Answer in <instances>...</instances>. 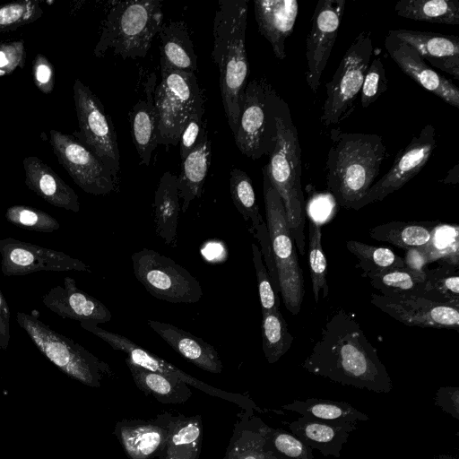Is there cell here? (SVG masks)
Instances as JSON below:
<instances>
[{"label": "cell", "instance_id": "6da1fadb", "mask_svg": "<svg viewBox=\"0 0 459 459\" xmlns=\"http://www.w3.org/2000/svg\"><path fill=\"white\" fill-rule=\"evenodd\" d=\"M301 367L332 382L376 394L393 388L376 348L353 315L342 308L327 318Z\"/></svg>", "mask_w": 459, "mask_h": 459}, {"label": "cell", "instance_id": "7a4b0ae2", "mask_svg": "<svg viewBox=\"0 0 459 459\" xmlns=\"http://www.w3.org/2000/svg\"><path fill=\"white\" fill-rule=\"evenodd\" d=\"M325 162L327 190L336 204L356 210L380 173L386 149L376 134L347 133L332 128Z\"/></svg>", "mask_w": 459, "mask_h": 459}, {"label": "cell", "instance_id": "3957f363", "mask_svg": "<svg viewBox=\"0 0 459 459\" xmlns=\"http://www.w3.org/2000/svg\"><path fill=\"white\" fill-rule=\"evenodd\" d=\"M247 12V0H221L213 20L212 58L219 69L221 95L233 137L238 131L239 103L249 75L246 51Z\"/></svg>", "mask_w": 459, "mask_h": 459}, {"label": "cell", "instance_id": "277c9868", "mask_svg": "<svg viewBox=\"0 0 459 459\" xmlns=\"http://www.w3.org/2000/svg\"><path fill=\"white\" fill-rule=\"evenodd\" d=\"M277 134L268 163L263 168L279 194L290 232L301 255L306 253L305 201L301 185V148L296 126L286 101L276 117Z\"/></svg>", "mask_w": 459, "mask_h": 459}, {"label": "cell", "instance_id": "5b68a950", "mask_svg": "<svg viewBox=\"0 0 459 459\" xmlns=\"http://www.w3.org/2000/svg\"><path fill=\"white\" fill-rule=\"evenodd\" d=\"M162 22L161 1L115 2L104 20L94 54L101 57L111 49L124 59L144 57Z\"/></svg>", "mask_w": 459, "mask_h": 459}, {"label": "cell", "instance_id": "8992f818", "mask_svg": "<svg viewBox=\"0 0 459 459\" xmlns=\"http://www.w3.org/2000/svg\"><path fill=\"white\" fill-rule=\"evenodd\" d=\"M284 101L266 78L247 82L234 137L242 154L252 160L271 154L276 142V117Z\"/></svg>", "mask_w": 459, "mask_h": 459}, {"label": "cell", "instance_id": "52a82bcc", "mask_svg": "<svg viewBox=\"0 0 459 459\" xmlns=\"http://www.w3.org/2000/svg\"><path fill=\"white\" fill-rule=\"evenodd\" d=\"M16 320L37 349L70 377L91 387H100L105 378L113 375L108 364L38 317L18 312Z\"/></svg>", "mask_w": 459, "mask_h": 459}, {"label": "cell", "instance_id": "ba28073f", "mask_svg": "<svg viewBox=\"0 0 459 459\" xmlns=\"http://www.w3.org/2000/svg\"><path fill=\"white\" fill-rule=\"evenodd\" d=\"M262 173L266 226L279 279L280 294L287 310L296 316L301 309L305 293L303 272L287 224L282 201L263 169Z\"/></svg>", "mask_w": 459, "mask_h": 459}, {"label": "cell", "instance_id": "9c48e42d", "mask_svg": "<svg viewBox=\"0 0 459 459\" xmlns=\"http://www.w3.org/2000/svg\"><path fill=\"white\" fill-rule=\"evenodd\" d=\"M373 56L372 35L363 30L351 43L331 81L325 84L326 98L320 116L324 126L339 125L352 115Z\"/></svg>", "mask_w": 459, "mask_h": 459}, {"label": "cell", "instance_id": "30bf717a", "mask_svg": "<svg viewBox=\"0 0 459 459\" xmlns=\"http://www.w3.org/2000/svg\"><path fill=\"white\" fill-rule=\"evenodd\" d=\"M204 102V91L195 74L160 63V82L154 91L159 119L158 144L177 145L190 117Z\"/></svg>", "mask_w": 459, "mask_h": 459}, {"label": "cell", "instance_id": "8fae6325", "mask_svg": "<svg viewBox=\"0 0 459 459\" xmlns=\"http://www.w3.org/2000/svg\"><path fill=\"white\" fill-rule=\"evenodd\" d=\"M131 259L135 278L154 298L174 304H192L203 297L199 281L170 257L143 247Z\"/></svg>", "mask_w": 459, "mask_h": 459}, {"label": "cell", "instance_id": "7c38bea8", "mask_svg": "<svg viewBox=\"0 0 459 459\" xmlns=\"http://www.w3.org/2000/svg\"><path fill=\"white\" fill-rule=\"evenodd\" d=\"M73 88L79 124L76 138L93 152L118 180L120 154L112 120L99 98L81 80L76 79Z\"/></svg>", "mask_w": 459, "mask_h": 459}, {"label": "cell", "instance_id": "4fadbf2b", "mask_svg": "<svg viewBox=\"0 0 459 459\" xmlns=\"http://www.w3.org/2000/svg\"><path fill=\"white\" fill-rule=\"evenodd\" d=\"M80 325L107 342L112 349L126 353L127 356L126 359L141 368L179 380L208 395L233 403L240 409H253L257 412L264 411L248 396L227 392L212 386L186 373L170 362L158 357L156 354L137 345L135 342L121 334L108 332L91 322H82Z\"/></svg>", "mask_w": 459, "mask_h": 459}, {"label": "cell", "instance_id": "5bb4252c", "mask_svg": "<svg viewBox=\"0 0 459 459\" xmlns=\"http://www.w3.org/2000/svg\"><path fill=\"white\" fill-rule=\"evenodd\" d=\"M49 143L59 163L84 192L105 195L115 190L118 180L112 171L78 138L51 129Z\"/></svg>", "mask_w": 459, "mask_h": 459}, {"label": "cell", "instance_id": "9a60e30c", "mask_svg": "<svg viewBox=\"0 0 459 459\" xmlns=\"http://www.w3.org/2000/svg\"><path fill=\"white\" fill-rule=\"evenodd\" d=\"M346 0H319L306 38V82L316 93L343 17Z\"/></svg>", "mask_w": 459, "mask_h": 459}, {"label": "cell", "instance_id": "2e32d148", "mask_svg": "<svg viewBox=\"0 0 459 459\" xmlns=\"http://www.w3.org/2000/svg\"><path fill=\"white\" fill-rule=\"evenodd\" d=\"M436 147L435 128L431 124H427L404 148L400 150L392 167L371 186L355 211L371 203L382 201L402 188L423 169Z\"/></svg>", "mask_w": 459, "mask_h": 459}, {"label": "cell", "instance_id": "e0dca14e", "mask_svg": "<svg viewBox=\"0 0 459 459\" xmlns=\"http://www.w3.org/2000/svg\"><path fill=\"white\" fill-rule=\"evenodd\" d=\"M0 257L1 272L6 277L37 272H91L88 264L64 252L13 238L0 240Z\"/></svg>", "mask_w": 459, "mask_h": 459}, {"label": "cell", "instance_id": "ac0fdd59", "mask_svg": "<svg viewBox=\"0 0 459 459\" xmlns=\"http://www.w3.org/2000/svg\"><path fill=\"white\" fill-rule=\"evenodd\" d=\"M372 305L408 325L459 330V307L417 295L388 297L372 294Z\"/></svg>", "mask_w": 459, "mask_h": 459}, {"label": "cell", "instance_id": "d6986e66", "mask_svg": "<svg viewBox=\"0 0 459 459\" xmlns=\"http://www.w3.org/2000/svg\"><path fill=\"white\" fill-rule=\"evenodd\" d=\"M172 413L164 411L152 420L123 419L116 422L113 434L129 459H153L162 451Z\"/></svg>", "mask_w": 459, "mask_h": 459}, {"label": "cell", "instance_id": "ffe728a7", "mask_svg": "<svg viewBox=\"0 0 459 459\" xmlns=\"http://www.w3.org/2000/svg\"><path fill=\"white\" fill-rule=\"evenodd\" d=\"M385 48L405 74L446 103L459 108L457 86L433 70L412 47L387 33Z\"/></svg>", "mask_w": 459, "mask_h": 459}, {"label": "cell", "instance_id": "44dd1931", "mask_svg": "<svg viewBox=\"0 0 459 459\" xmlns=\"http://www.w3.org/2000/svg\"><path fill=\"white\" fill-rule=\"evenodd\" d=\"M44 306L64 319L103 324L112 318L110 310L99 299L80 290L72 277L64 285L50 289L43 297Z\"/></svg>", "mask_w": 459, "mask_h": 459}, {"label": "cell", "instance_id": "7402d4cb", "mask_svg": "<svg viewBox=\"0 0 459 459\" xmlns=\"http://www.w3.org/2000/svg\"><path fill=\"white\" fill-rule=\"evenodd\" d=\"M253 409H241L237 414L232 435L223 459H287L272 446L269 427Z\"/></svg>", "mask_w": 459, "mask_h": 459}, {"label": "cell", "instance_id": "603a6c76", "mask_svg": "<svg viewBox=\"0 0 459 459\" xmlns=\"http://www.w3.org/2000/svg\"><path fill=\"white\" fill-rule=\"evenodd\" d=\"M388 34L412 47L430 65L459 80V37L407 29Z\"/></svg>", "mask_w": 459, "mask_h": 459}, {"label": "cell", "instance_id": "cb8c5ba5", "mask_svg": "<svg viewBox=\"0 0 459 459\" xmlns=\"http://www.w3.org/2000/svg\"><path fill=\"white\" fill-rule=\"evenodd\" d=\"M255 17L259 32L270 43L274 56L286 57V39L293 33L299 3L296 0H255Z\"/></svg>", "mask_w": 459, "mask_h": 459}, {"label": "cell", "instance_id": "d4e9b609", "mask_svg": "<svg viewBox=\"0 0 459 459\" xmlns=\"http://www.w3.org/2000/svg\"><path fill=\"white\" fill-rule=\"evenodd\" d=\"M290 432L305 445L317 450L324 456L340 457L350 434L357 429L352 422L324 420L310 416L298 417L284 422Z\"/></svg>", "mask_w": 459, "mask_h": 459}, {"label": "cell", "instance_id": "484cf974", "mask_svg": "<svg viewBox=\"0 0 459 459\" xmlns=\"http://www.w3.org/2000/svg\"><path fill=\"white\" fill-rule=\"evenodd\" d=\"M25 185L49 204L74 212L80 211L77 194L39 158H24Z\"/></svg>", "mask_w": 459, "mask_h": 459}, {"label": "cell", "instance_id": "4316f807", "mask_svg": "<svg viewBox=\"0 0 459 459\" xmlns=\"http://www.w3.org/2000/svg\"><path fill=\"white\" fill-rule=\"evenodd\" d=\"M147 325L183 358L213 374L222 371V362L214 347L202 338L171 324L147 320Z\"/></svg>", "mask_w": 459, "mask_h": 459}, {"label": "cell", "instance_id": "83f0119b", "mask_svg": "<svg viewBox=\"0 0 459 459\" xmlns=\"http://www.w3.org/2000/svg\"><path fill=\"white\" fill-rule=\"evenodd\" d=\"M211 142L205 123L195 148L182 160L181 172L177 178L178 195L182 200L180 210L183 212H186L192 201L202 195L211 164Z\"/></svg>", "mask_w": 459, "mask_h": 459}, {"label": "cell", "instance_id": "f1b7e54d", "mask_svg": "<svg viewBox=\"0 0 459 459\" xmlns=\"http://www.w3.org/2000/svg\"><path fill=\"white\" fill-rule=\"evenodd\" d=\"M177 178L178 176L170 171L164 172L160 178L153 200L155 233L171 247H177L180 211Z\"/></svg>", "mask_w": 459, "mask_h": 459}, {"label": "cell", "instance_id": "f546056e", "mask_svg": "<svg viewBox=\"0 0 459 459\" xmlns=\"http://www.w3.org/2000/svg\"><path fill=\"white\" fill-rule=\"evenodd\" d=\"M203 435L200 415L172 414L168 438L158 459H199Z\"/></svg>", "mask_w": 459, "mask_h": 459}, {"label": "cell", "instance_id": "4dcf8cb0", "mask_svg": "<svg viewBox=\"0 0 459 459\" xmlns=\"http://www.w3.org/2000/svg\"><path fill=\"white\" fill-rule=\"evenodd\" d=\"M160 39V63L185 73L197 71V56L187 26L183 21H170L162 24Z\"/></svg>", "mask_w": 459, "mask_h": 459}, {"label": "cell", "instance_id": "1f68e13d", "mask_svg": "<svg viewBox=\"0 0 459 459\" xmlns=\"http://www.w3.org/2000/svg\"><path fill=\"white\" fill-rule=\"evenodd\" d=\"M155 87L147 90L145 99L139 100L129 113L132 138L141 164L149 166L158 145V113L154 104Z\"/></svg>", "mask_w": 459, "mask_h": 459}, {"label": "cell", "instance_id": "d6a6232c", "mask_svg": "<svg viewBox=\"0 0 459 459\" xmlns=\"http://www.w3.org/2000/svg\"><path fill=\"white\" fill-rule=\"evenodd\" d=\"M126 363L137 388L164 404L186 403L192 396L190 386L157 372L141 368L129 360Z\"/></svg>", "mask_w": 459, "mask_h": 459}, {"label": "cell", "instance_id": "836d02e7", "mask_svg": "<svg viewBox=\"0 0 459 459\" xmlns=\"http://www.w3.org/2000/svg\"><path fill=\"white\" fill-rule=\"evenodd\" d=\"M438 221H391L369 230L370 238L399 248L421 249L431 241Z\"/></svg>", "mask_w": 459, "mask_h": 459}, {"label": "cell", "instance_id": "e575fe53", "mask_svg": "<svg viewBox=\"0 0 459 459\" xmlns=\"http://www.w3.org/2000/svg\"><path fill=\"white\" fill-rule=\"evenodd\" d=\"M281 409L294 411L301 416H310L324 420L352 422L367 421L368 414L359 411L351 404L342 401L319 398H307L304 401L295 400L284 404Z\"/></svg>", "mask_w": 459, "mask_h": 459}, {"label": "cell", "instance_id": "d590c367", "mask_svg": "<svg viewBox=\"0 0 459 459\" xmlns=\"http://www.w3.org/2000/svg\"><path fill=\"white\" fill-rule=\"evenodd\" d=\"M394 11L397 15L413 21L459 24L458 0H400Z\"/></svg>", "mask_w": 459, "mask_h": 459}, {"label": "cell", "instance_id": "8d00e7d4", "mask_svg": "<svg viewBox=\"0 0 459 459\" xmlns=\"http://www.w3.org/2000/svg\"><path fill=\"white\" fill-rule=\"evenodd\" d=\"M361 275L368 278L371 286L379 290L381 295L388 297L420 296L421 284L425 279V272L418 273L406 266Z\"/></svg>", "mask_w": 459, "mask_h": 459}, {"label": "cell", "instance_id": "74e56055", "mask_svg": "<svg viewBox=\"0 0 459 459\" xmlns=\"http://www.w3.org/2000/svg\"><path fill=\"white\" fill-rule=\"evenodd\" d=\"M420 296L459 307L458 266L441 264L434 269L427 268Z\"/></svg>", "mask_w": 459, "mask_h": 459}, {"label": "cell", "instance_id": "f35d334b", "mask_svg": "<svg viewBox=\"0 0 459 459\" xmlns=\"http://www.w3.org/2000/svg\"><path fill=\"white\" fill-rule=\"evenodd\" d=\"M262 349L268 363L277 362L290 348L294 337L280 309L262 313Z\"/></svg>", "mask_w": 459, "mask_h": 459}, {"label": "cell", "instance_id": "ab89813d", "mask_svg": "<svg viewBox=\"0 0 459 459\" xmlns=\"http://www.w3.org/2000/svg\"><path fill=\"white\" fill-rule=\"evenodd\" d=\"M231 199L245 221L251 223L249 231L254 234L264 221L256 204L251 178L243 170L232 169L230 178Z\"/></svg>", "mask_w": 459, "mask_h": 459}, {"label": "cell", "instance_id": "60d3db41", "mask_svg": "<svg viewBox=\"0 0 459 459\" xmlns=\"http://www.w3.org/2000/svg\"><path fill=\"white\" fill-rule=\"evenodd\" d=\"M347 249L358 259L362 274L391 268L405 267L403 258L385 247L371 246L357 240H349Z\"/></svg>", "mask_w": 459, "mask_h": 459}, {"label": "cell", "instance_id": "b9f144b4", "mask_svg": "<svg viewBox=\"0 0 459 459\" xmlns=\"http://www.w3.org/2000/svg\"><path fill=\"white\" fill-rule=\"evenodd\" d=\"M308 264L314 299L317 303L320 291H323V298H327L329 288L326 281V259L322 247L321 224L313 220L308 222Z\"/></svg>", "mask_w": 459, "mask_h": 459}, {"label": "cell", "instance_id": "7bdbcfd3", "mask_svg": "<svg viewBox=\"0 0 459 459\" xmlns=\"http://www.w3.org/2000/svg\"><path fill=\"white\" fill-rule=\"evenodd\" d=\"M11 224L27 230L51 233L60 229V223L44 211L27 205H13L5 212Z\"/></svg>", "mask_w": 459, "mask_h": 459}, {"label": "cell", "instance_id": "ee69618b", "mask_svg": "<svg viewBox=\"0 0 459 459\" xmlns=\"http://www.w3.org/2000/svg\"><path fill=\"white\" fill-rule=\"evenodd\" d=\"M43 15L40 2L20 0L0 4V32L11 31L36 22Z\"/></svg>", "mask_w": 459, "mask_h": 459}, {"label": "cell", "instance_id": "f6af8a7d", "mask_svg": "<svg viewBox=\"0 0 459 459\" xmlns=\"http://www.w3.org/2000/svg\"><path fill=\"white\" fill-rule=\"evenodd\" d=\"M388 81L380 56L371 59L359 93L360 105L368 108L387 91Z\"/></svg>", "mask_w": 459, "mask_h": 459}, {"label": "cell", "instance_id": "bcb514c9", "mask_svg": "<svg viewBox=\"0 0 459 459\" xmlns=\"http://www.w3.org/2000/svg\"><path fill=\"white\" fill-rule=\"evenodd\" d=\"M268 437L273 449L287 459H315L313 449L291 432L269 427Z\"/></svg>", "mask_w": 459, "mask_h": 459}, {"label": "cell", "instance_id": "7dc6e473", "mask_svg": "<svg viewBox=\"0 0 459 459\" xmlns=\"http://www.w3.org/2000/svg\"><path fill=\"white\" fill-rule=\"evenodd\" d=\"M251 247L262 313L280 309V299L272 287L260 248L255 243Z\"/></svg>", "mask_w": 459, "mask_h": 459}, {"label": "cell", "instance_id": "c3c4849f", "mask_svg": "<svg viewBox=\"0 0 459 459\" xmlns=\"http://www.w3.org/2000/svg\"><path fill=\"white\" fill-rule=\"evenodd\" d=\"M25 56L23 40L0 42V77L22 68Z\"/></svg>", "mask_w": 459, "mask_h": 459}, {"label": "cell", "instance_id": "681fc988", "mask_svg": "<svg viewBox=\"0 0 459 459\" xmlns=\"http://www.w3.org/2000/svg\"><path fill=\"white\" fill-rule=\"evenodd\" d=\"M204 114V105L194 111L183 128L178 141L179 154L182 160L191 152L198 141L201 131L205 124L203 122Z\"/></svg>", "mask_w": 459, "mask_h": 459}, {"label": "cell", "instance_id": "f907efd6", "mask_svg": "<svg viewBox=\"0 0 459 459\" xmlns=\"http://www.w3.org/2000/svg\"><path fill=\"white\" fill-rule=\"evenodd\" d=\"M253 235L255 238H257L261 245L260 251L262 253V257H264L265 262L264 265L269 274L272 287L275 294L278 295V293H280L279 279L276 265L273 256L269 233L264 221L261 222L260 226Z\"/></svg>", "mask_w": 459, "mask_h": 459}, {"label": "cell", "instance_id": "816d5d0a", "mask_svg": "<svg viewBox=\"0 0 459 459\" xmlns=\"http://www.w3.org/2000/svg\"><path fill=\"white\" fill-rule=\"evenodd\" d=\"M52 64L42 54L36 55L32 62V76L36 87L44 94L52 92L55 73Z\"/></svg>", "mask_w": 459, "mask_h": 459}, {"label": "cell", "instance_id": "f5cc1de1", "mask_svg": "<svg viewBox=\"0 0 459 459\" xmlns=\"http://www.w3.org/2000/svg\"><path fill=\"white\" fill-rule=\"evenodd\" d=\"M435 405L459 420V387H439L436 393Z\"/></svg>", "mask_w": 459, "mask_h": 459}, {"label": "cell", "instance_id": "db71d44e", "mask_svg": "<svg viewBox=\"0 0 459 459\" xmlns=\"http://www.w3.org/2000/svg\"><path fill=\"white\" fill-rule=\"evenodd\" d=\"M10 342V308L0 288V350L6 351Z\"/></svg>", "mask_w": 459, "mask_h": 459}, {"label": "cell", "instance_id": "11a10c76", "mask_svg": "<svg viewBox=\"0 0 459 459\" xmlns=\"http://www.w3.org/2000/svg\"><path fill=\"white\" fill-rule=\"evenodd\" d=\"M403 261L407 268L418 273H424L429 264L425 252L416 248L407 250Z\"/></svg>", "mask_w": 459, "mask_h": 459}, {"label": "cell", "instance_id": "9f6ffc18", "mask_svg": "<svg viewBox=\"0 0 459 459\" xmlns=\"http://www.w3.org/2000/svg\"><path fill=\"white\" fill-rule=\"evenodd\" d=\"M446 184H457L458 183V165L456 164L443 180Z\"/></svg>", "mask_w": 459, "mask_h": 459}, {"label": "cell", "instance_id": "6f0895ef", "mask_svg": "<svg viewBox=\"0 0 459 459\" xmlns=\"http://www.w3.org/2000/svg\"><path fill=\"white\" fill-rule=\"evenodd\" d=\"M432 459H459V457L455 455L441 454L433 457Z\"/></svg>", "mask_w": 459, "mask_h": 459}]
</instances>
